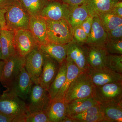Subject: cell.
I'll return each instance as SVG.
<instances>
[{"instance_id": "cell-1", "label": "cell", "mask_w": 122, "mask_h": 122, "mask_svg": "<svg viewBox=\"0 0 122 122\" xmlns=\"http://www.w3.org/2000/svg\"><path fill=\"white\" fill-rule=\"evenodd\" d=\"M29 113L28 105L19 97L7 90L0 96V113L13 117L14 122H25Z\"/></svg>"}, {"instance_id": "cell-2", "label": "cell", "mask_w": 122, "mask_h": 122, "mask_svg": "<svg viewBox=\"0 0 122 122\" xmlns=\"http://www.w3.org/2000/svg\"><path fill=\"white\" fill-rule=\"evenodd\" d=\"M94 85L87 72H81L70 85L64 97L66 103L80 99L92 97Z\"/></svg>"}, {"instance_id": "cell-3", "label": "cell", "mask_w": 122, "mask_h": 122, "mask_svg": "<svg viewBox=\"0 0 122 122\" xmlns=\"http://www.w3.org/2000/svg\"><path fill=\"white\" fill-rule=\"evenodd\" d=\"M46 20L48 41L63 45L72 41L73 39V28L66 20Z\"/></svg>"}, {"instance_id": "cell-4", "label": "cell", "mask_w": 122, "mask_h": 122, "mask_svg": "<svg viewBox=\"0 0 122 122\" xmlns=\"http://www.w3.org/2000/svg\"><path fill=\"white\" fill-rule=\"evenodd\" d=\"M30 16L19 1L6 9L5 14L6 29L15 31L29 30Z\"/></svg>"}, {"instance_id": "cell-5", "label": "cell", "mask_w": 122, "mask_h": 122, "mask_svg": "<svg viewBox=\"0 0 122 122\" xmlns=\"http://www.w3.org/2000/svg\"><path fill=\"white\" fill-rule=\"evenodd\" d=\"M92 97L99 104L122 102V82L95 86Z\"/></svg>"}, {"instance_id": "cell-6", "label": "cell", "mask_w": 122, "mask_h": 122, "mask_svg": "<svg viewBox=\"0 0 122 122\" xmlns=\"http://www.w3.org/2000/svg\"><path fill=\"white\" fill-rule=\"evenodd\" d=\"M29 96V102L27 105L29 113L47 112L51 102L48 90L38 83H33Z\"/></svg>"}, {"instance_id": "cell-7", "label": "cell", "mask_w": 122, "mask_h": 122, "mask_svg": "<svg viewBox=\"0 0 122 122\" xmlns=\"http://www.w3.org/2000/svg\"><path fill=\"white\" fill-rule=\"evenodd\" d=\"M13 45L16 54L23 57L40 46L30 30L22 29L15 31Z\"/></svg>"}, {"instance_id": "cell-8", "label": "cell", "mask_w": 122, "mask_h": 122, "mask_svg": "<svg viewBox=\"0 0 122 122\" xmlns=\"http://www.w3.org/2000/svg\"><path fill=\"white\" fill-rule=\"evenodd\" d=\"M45 55L39 46L25 57L24 67L33 83H38L44 65Z\"/></svg>"}, {"instance_id": "cell-9", "label": "cell", "mask_w": 122, "mask_h": 122, "mask_svg": "<svg viewBox=\"0 0 122 122\" xmlns=\"http://www.w3.org/2000/svg\"><path fill=\"white\" fill-rule=\"evenodd\" d=\"M5 61V64L0 82L3 86L7 89L25 66V57L16 54Z\"/></svg>"}, {"instance_id": "cell-10", "label": "cell", "mask_w": 122, "mask_h": 122, "mask_svg": "<svg viewBox=\"0 0 122 122\" xmlns=\"http://www.w3.org/2000/svg\"><path fill=\"white\" fill-rule=\"evenodd\" d=\"M33 83L24 66L6 90L25 101L28 97Z\"/></svg>"}, {"instance_id": "cell-11", "label": "cell", "mask_w": 122, "mask_h": 122, "mask_svg": "<svg viewBox=\"0 0 122 122\" xmlns=\"http://www.w3.org/2000/svg\"><path fill=\"white\" fill-rule=\"evenodd\" d=\"M83 45L77 42L74 39L67 44L66 58L77 66L81 72H87L89 66L86 59V48Z\"/></svg>"}, {"instance_id": "cell-12", "label": "cell", "mask_w": 122, "mask_h": 122, "mask_svg": "<svg viewBox=\"0 0 122 122\" xmlns=\"http://www.w3.org/2000/svg\"><path fill=\"white\" fill-rule=\"evenodd\" d=\"M86 59L89 67L96 70L107 68L109 54L104 46H85Z\"/></svg>"}, {"instance_id": "cell-13", "label": "cell", "mask_w": 122, "mask_h": 122, "mask_svg": "<svg viewBox=\"0 0 122 122\" xmlns=\"http://www.w3.org/2000/svg\"><path fill=\"white\" fill-rule=\"evenodd\" d=\"M45 55L42 71L38 83L48 90L58 73L61 64L52 58Z\"/></svg>"}, {"instance_id": "cell-14", "label": "cell", "mask_w": 122, "mask_h": 122, "mask_svg": "<svg viewBox=\"0 0 122 122\" xmlns=\"http://www.w3.org/2000/svg\"><path fill=\"white\" fill-rule=\"evenodd\" d=\"M87 72L95 87L107 83L122 82V74L116 73L107 68L96 70L89 67Z\"/></svg>"}, {"instance_id": "cell-15", "label": "cell", "mask_w": 122, "mask_h": 122, "mask_svg": "<svg viewBox=\"0 0 122 122\" xmlns=\"http://www.w3.org/2000/svg\"><path fill=\"white\" fill-rule=\"evenodd\" d=\"M69 5L58 1H49L43 9L41 15L46 19L59 20H66Z\"/></svg>"}, {"instance_id": "cell-16", "label": "cell", "mask_w": 122, "mask_h": 122, "mask_svg": "<svg viewBox=\"0 0 122 122\" xmlns=\"http://www.w3.org/2000/svg\"><path fill=\"white\" fill-rule=\"evenodd\" d=\"M107 39V33L99 17L94 16L91 30L85 44L88 46H104Z\"/></svg>"}, {"instance_id": "cell-17", "label": "cell", "mask_w": 122, "mask_h": 122, "mask_svg": "<svg viewBox=\"0 0 122 122\" xmlns=\"http://www.w3.org/2000/svg\"><path fill=\"white\" fill-rule=\"evenodd\" d=\"M29 30L32 33L39 45L47 44V28L45 18L41 15L30 16Z\"/></svg>"}, {"instance_id": "cell-18", "label": "cell", "mask_w": 122, "mask_h": 122, "mask_svg": "<svg viewBox=\"0 0 122 122\" xmlns=\"http://www.w3.org/2000/svg\"><path fill=\"white\" fill-rule=\"evenodd\" d=\"M120 0H85L83 4L87 8L89 15L94 16L111 11Z\"/></svg>"}, {"instance_id": "cell-19", "label": "cell", "mask_w": 122, "mask_h": 122, "mask_svg": "<svg viewBox=\"0 0 122 122\" xmlns=\"http://www.w3.org/2000/svg\"><path fill=\"white\" fill-rule=\"evenodd\" d=\"M39 48L44 54L52 58L60 64L66 60L67 44H56L49 41L47 44L39 46Z\"/></svg>"}, {"instance_id": "cell-20", "label": "cell", "mask_w": 122, "mask_h": 122, "mask_svg": "<svg viewBox=\"0 0 122 122\" xmlns=\"http://www.w3.org/2000/svg\"><path fill=\"white\" fill-rule=\"evenodd\" d=\"M98 104L93 97L80 99L66 104V116L71 118L85 111L89 107Z\"/></svg>"}, {"instance_id": "cell-21", "label": "cell", "mask_w": 122, "mask_h": 122, "mask_svg": "<svg viewBox=\"0 0 122 122\" xmlns=\"http://www.w3.org/2000/svg\"><path fill=\"white\" fill-rule=\"evenodd\" d=\"M66 62L67 66V72L65 81L53 100L64 99L65 95L71 84L81 72L77 66L70 59L66 57Z\"/></svg>"}, {"instance_id": "cell-22", "label": "cell", "mask_w": 122, "mask_h": 122, "mask_svg": "<svg viewBox=\"0 0 122 122\" xmlns=\"http://www.w3.org/2000/svg\"><path fill=\"white\" fill-rule=\"evenodd\" d=\"M14 33L15 31L13 30L1 29L0 36L1 60L5 61L11 56L16 54L13 45Z\"/></svg>"}, {"instance_id": "cell-23", "label": "cell", "mask_w": 122, "mask_h": 122, "mask_svg": "<svg viewBox=\"0 0 122 122\" xmlns=\"http://www.w3.org/2000/svg\"><path fill=\"white\" fill-rule=\"evenodd\" d=\"M69 5V12L66 20L73 28L80 25L89 14L83 4L81 5Z\"/></svg>"}, {"instance_id": "cell-24", "label": "cell", "mask_w": 122, "mask_h": 122, "mask_svg": "<svg viewBox=\"0 0 122 122\" xmlns=\"http://www.w3.org/2000/svg\"><path fill=\"white\" fill-rule=\"evenodd\" d=\"M66 108L64 99L51 100L46 112L50 122H61L66 117Z\"/></svg>"}, {"instance_id": "cell-25", "label": "cell", "mask_w": 122, "mask_h": 122, "mask_svg": "<svg viewBox=\"0 0 122 122\" xmlns=\"http://www.w3.org/2000/svg\"><path fill=\"white\" fill-rule=\"evenodd\" d=\"M99 105L107 122H122V102Z\"/></svg>"}, {"instance_id": "cell-26", "label": "cell", "mask_w": 122, "mask_h": 122, "mask_svg": "<svg viewBox=\"0 0 122 122\" xmlns=\"http://www.w3.org/2000/svg\"><path fill=\"white\" fill-rule=\"evenodd\" d=\"M71 118L75 119L77 122H107L99 104L89 107L81 113Z\"/></svg>"}, {"instance_id": "cell-27", "label": "cell", "mask_w": 122, "mask_h": 122, "mask_svg": "<svg viewBox=\"0 0 122 122\" xmlns=\"http://www.w3.org/2000/svg\"><path fill=\"white\" fill-rule=\"evenodd\" d=\"M67 72L66 60L60 65L58 73L48 90L51 100L54 99L65 81Z\"/></svg>"}, {"instance_id": "cell-28", "label": "cell", "mask_w": 122, "mask_h": 122, "mask_svg": "<svg viewBox=\"0 0 122 122\" xmlns=\"http://www.w3.org/2000/svg\"><path fill=\"white\" fill-rule=\"evenodd\" d=\"M19 2L30 16L41 15L43 9L48 4V0H19Z\"/></svg>"}, {"instance_id": "cell-29", "label": "cell", "mask_w": 122, "mask_h": 122, "mask_svg": "<svg viewBox=\"0 0 122 122\" xmlns=\"http://www.w3.org/2000/svg\"><path fill=\"white\" fill-rule=\"evenodd\" d=\"M98 16L103 28L107 32L122 25V18L112 11L102 14Z\"/></svg>"}, {"instance_id": "cell-30", "label": "cell", "mask_w": 122, "mask_h": 122, "mask_svg": "<svg viewBox=\"0 0 122 122\" xmlns=\"http://www.w3.org/2000/svg\"><path fill=\"white\" fill-rule=\"evenodd\" d=\"M106 67L114 72L122 74V55L109 54Z\"/></svg>"}, {"instance_id": "cell-31", "label": "cell", "mask_w": 122, "mask_h": 122, "mask_svg": "<svg viewBox=\"0 0 122 122\" xmlns=\"http://www.w3.org/2000/svg\"><path fill=\"white\" fill-rule=\"evenodd\" d=\"M104 46L109 54L122 55V39H108Z\"/></svg>"}, {"instance_id": "cell-32", "label": "cell", "mask_w": 122, "mask_h": 122, "mask_svg": "<svg viewBox=\"0 0 122 122\" xmlns=\"http://www.w3.org/2000/svg\"><path fill=\"white\" fill-rule=\"evenodd\" d=\"M25 122H50L46 112L41 111L29 113L26 116Z\"/></svg>"}, {"instance_id": "cell-33", "label": "cell", "mask_w": 122, "mask_h": 122, "mask_svg": "<svg viewBox=\"0 0 122 122\" xmlns=\"http://www.w3.org/2000/svg\"><path fill=\"white\" fill-rule=\"evenodd\" d=\"M73 38L79 44H85L87 38V36L81 25L73 28Z\"/></svg>"}, {"instance_id": "cell-34", "label": "cell", "mask_w": 122, "mask_h": 122, "mask_svg": "<svg viewBox=\"0 0 122 122\" xmlns=\"http://www.w3.org/2000/svg\"><path fill=\"white\" fill-rule=\"evenodd\" d=\"M108 39H122V25L107 32Z\"/></svg>"}, {"instance_id": "cell-35", "label": "cell", "mask_w": 122, "mask_h": 122, "mask_svg": "<svg viewBox=\"0 0 122 122\" xmlns=\"http://www.w3.org/2000/svg\"><path fill=\"white\" fill-rule=\"evenodd\" d=\"M93 20V16L89 15L80 25L86 34L87 37L89 35L91 30Z\"/></svg>"}, {"instance_id": "cell-36", "label": "cell", "mask_w": 122, "mask_h": 122, "mask_svg": "<svg viewBox=\"0 0 122 122\" xmlns=\"http://www.w3.org/2000/svg\"><path fill=\"white\" fill-rule=\"evenodd\" d=\"M115 15L122 18V2L120 1L115 5L111 11Z\"/></svg>"}, {"instance_id": "cell-37", "label": "cell", "mask_w": 122, "mask_h": 122, "mask_svg": "<svg viewBox=\"0 0 122 122\" xmlns=\"http://www.w3.org/2000/svg\"><path fill=\"white\" fill-rule=\"evenodd\" d=\"M18 1L16 0H0V9H7L10 6Z\"/></svg>"}, {"instance_id": "cell-38", "label": "cell", "mask_w": 122, "mask_h": 122, "mask_svg": "<svg viewBox=\"0 0 122 122\" xmlns=\"http://www.w3.org/2000/svg\"><path fill=\"white\" fill-rule=\"evenodd\" d=\"M6 10L5 9H0V25L2 29H6L5 14Z\"/></svg>"}, {"instance_id": "cell-39", "label": "cell", "mask_w": 122, "mask_h": 122, "mask_svg": "<svg viewBox=\"0 0 122 122\" xmlns=\"http://www.w3.org/2000/svg\"><path fill=\"white\" fill-rule=\"evenodd\" d=\"M62 3L71 5H81L83 4L85 0H61Z\"/></svg>"}, {"instance_id": "cell-40", "label": "cell", "mask_w": 122, "mask_h": 122, "mask_svg": "<svg viewBox=\"0 0 122 122\" xmlns=\"http://www.w3.org/2000/svg\"><path fill=\"white\" fill-rule=\"evenodd\" d=\"M14 120L13 117L0 113V122H14Z\"/></svg>"}, {"instance_id": "cell-41", "label": "cell", "mask_w": 122, "mask_h": 122, "mask_svg": "<svg viewBox=\"0 0 122 122\" xmlns=\"http://www.w3.org/2000/svg\"><path fill=\"white\" fill-rule=\"evenodd\" d=\"M5 64V61L3 60L0 61V81L2 77Z\"/></svg>"}, {"instance_id": "cell-42", "label": "cell", "mask_w": 122, "mask_h": 122, "mask_svg": "<svg viewBox=\"0 0 122 122\" xmlns=\"http://www.w3.org/2000/svg\"><path fill=\"white\" fill-rule=\"evenodd\" d=\"M61 122H77L75 119L69 117H66Z\"/></svg>"}, {"instance_id": "cell-43", "label": "cell", "mask_w": 122, "mask_h": 122, "mask_svg": "<svg viewBox=\"0 0 122 122\" xmlns=\"http://www.w3.org/2000/svg\"><path fill=\"white\" fill-rule=\"evenodd\" d=\"M48 0L49 1H55L62 2L61 1V0Z\"/></svg>"}, {"instance_id": "cell-44", "label": "cell", "mask_w": 122, "mask_h": 122, "mask_svg": "<svg viewBox=\"0 0 122 122\" xmlns=\"http://www.w3.org/2000/svg\"><path fill=\"white\" fill-rule=\"evenodd\" d=\"M2 29H1V26L0 25V36L1 32ZM1 44L0 41V50H1Z\"/></svg>"}, {"instance_id": "cell-45", "label": "cell", "mask_w": 122, "mask_h": 122, "mask_svg": "<svg viewBox=\"0 0 122 122\" xmlns=\"http://www.w3.org/2000/svg\"><path fill=\"white\" fill-rule=\"evenodd\" d=\"M1 57H2V54L1 50H0V60H1Z\"/></svg>"}, {"instance_id": "cell-46", "label": "cell", "mask_w": 122, "mask_h": 122, "mask_svg": "<svg viewBox=\"0 0 122 122\" xmlns=\"http://www.w3.org/2000/svg\"><path fill=\"white\" fill-rule=\"evenodd\" d=\"M16 0L18 1H19V0Z\"/></svg>"}]
</instances>
